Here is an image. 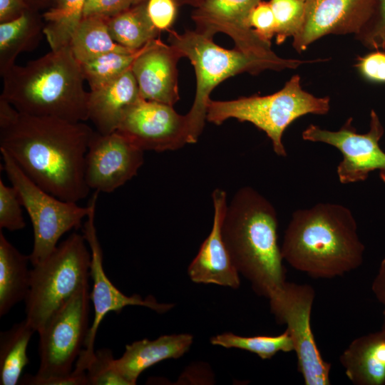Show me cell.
Wrapping results in <instances>:
<instances>
[{"label": "cell", "instance_id": "6da1fadb", "mask_svg": "<svg viewBox=\"0 0 385 385\" xmlns=\"http://www.w3.org/2000/svg\"><path fill=\"white\" fill-rule=\"evenodd\" d=\"M93 132L84 122L21 113L0 98V150L34 183L61 200L78 202L91 191L85 158Z\"/></svg>", "mask_w": 385, "mask_h": 385}, {"label": "cell", "instance_id": "7a4b0ae2", "mask_svg": "<svg viewBox=\"0 0 385 385\" xmlns=\"http://www.w3.org/2000/svg\"><path fill=\"white\" fill-rule=\"evenodd\" d=\"M364 250L351 211L340 204L320 202L293 212L281 253L294 269L329 279L358 268Z\"/></svg>", "mask_w": 385, "mask_h": 385}, {"label": "cell", "instance_id": "3957f363", "mask_svg": "<svg viewBox=\"0 0 385 385\" xmlns=\"http://www.w3.org/2000/svg\"><path fill=\"white\" fill-rule=\"evenodd\" d=\"M278 219L272 204L252 187L233 196L225 213L222 232L231 258L253 290L269 299L286 282Z\"/></svg>", "mask_w": 385, "mask_h": 385}, {"label": "cell", "instance_id": "277c9868", "mask_svg": "<svg viewBox=\"0 0 385 385\" xmlns=\"http://www.w3.org/2000/svg\"><path fill=\"white\" fill-rule=\"evenodd\" d=\"M0 96L18 111L73 122L88 120V92L80 63L69 46L51 50L2 76Z\"/></svg>", "mask_w": 385, "mask_h": 385}, {"label": "cell", "instance_id": "5b68a950", "mask_svg": "<svg viewBox=\"0 0 385 385\" xmlns=\"http://www.w3.org/2000/svg\"><path fill=\"white\" fill-rule=\"evenodd\" d=\"M330 98L317 97L304 90L295 74L278 91L267 96L253 95L230 101L210 99L206 120L220 125L229 118L249 122L264 131L278 156L286 157L284 132L295 120L307 114L325 115Z\"/></svg>", "mask_w": 385, "mask_h": 385}, {"label": "cell", "instance_id": "8992f818", "mask_svg": "<svg viewBox=\"0 0 385 385\" xmlns=\"http://www.w3.org/2000/svg\"><path fill=\"white\" fill-rule=\"evenodd\" d=\"M89 284L82 286L37 333L39 367L19 384L29 385H88L86 374L73 371L84 347L90 327Z\"/></svg>", "mask_w": 385, "mask_h": 385}, {"label": "cell", "instance_id": "52a82bcc", "mask_svg": "<svg viewBox=\"0 0 385 385\" xmlns=\"http://www.w3.org/2000/svg\"><path fill=\"white\" fill-rule=\"evenodd\" d=\"M91 252L83 235L73 232L33 266L24 299L26 319L36 332L91 277Z\"/></svg>", "mask_w": 385, "mask_h": 385}, {"label": "cell", "instance_id": "ba28073f", "mask_svg": "<svg viewBox=\"0 0 385 385\" xmlns=\"http://www.w3.org/2000/svg\"><path fill=\"white\" fill-rule=\"evenodd\" d=\"M168 43L187 57L195 68V96L187 113L195 142L201 135L207 116V107L212 91L222 81L241 73L256 75L265 70H273L268 62L249 55L236 48L225 49L212 38L195 30L182 34L170 30Z\"/></svg>", "mask_w": 385, "mask_h": 385}, {"label": "cell", "instance_id": "9c48e42d", "mask_svg": "<svg viewBox=\"0 0 385 385\" xmlns=\"http://www.w3.org/2000/svg\"><path fill=\"white\" fill-rule=\"evenodd\" d=\"M0 151L4 169L32 224L34 246L29 257L34 266L55 250L66 232L81 226L91 204L82 207L50 194L28 178L6 152Z\"/></svg>", "mask_w": 385, "mask_h": 385}, {"label": "cell", "instance_id": "30bf717a", "mask_svg": "<svg viewBox=\"0 0 385 385\" xmlns=\"http://www.w3.org/2000/svg\"><path fill=\"white\" fill-rule=\"evenodd\" d=\"M315 293L309 284L285 282L270 297L272 313L285 324L297 358V369L306 385H329L331 364L326 361L316 344L310 325Z\"/></svg>", "mask_w": 385, "mask_h": 385}, {"label": "cell", "instance_id": "8fae6325", "mask_svg": "<svg viewBox=\"0 0 385 385\" xmlns=\"http://www.w3.org/2000/svg\"><path fill=\"white\" fill-rule=\"evenodd\" d=\"M99 192L95 191L91 201V210L83 226L84 235L91 252V277L93 288L90 298L94 307V318L91 324L81 351L73 371L86 373L95 356L94 344L98 327L107 314H119L127 306H142L159 314H163L173 307V304L160 303L153 296L143 299L134 294L127 296L120 291L108 279L103 266V252L95 225V212Z\"/></svg>", "mask_w": 385, "mask_h": 385}, {"label": "cell", "instance_id": "7c38bea8", "mask_svg": "<svg viewBox=\"0 0 385 385\" xmlns=\"http://www.w3.org/2000/svg\"><path fill=\"white\" fill-rule=\"evenodd\" d=\"M260 1L202 0L191 14L195 31L210 38L220 32L228 35L236 48L268 62L276 71L314 62L279 57L272 50L271 43L256 34L250 25L249 17Z\"/></svg>", "mask_w": 385, "mask_h": 385}, {"label": "cell", "instance_id": "4fadbf2b", "mask_svg": "<svg viewBox=\"0 0 385 385\" xmlns=\"http://www.w3.org/2000/svg\"><path fill=\"white\" fill-rule=\"evenodd\" d=\"M349 118L336 131L311 124L302 133L303 140L319 142L338 149L342 160L337 165V173L342 184L364 181L371 172L379 170L380 179L385 183V152L379 145L384 128L378 113L371 109L369 129L358 133Z\"/></svg>", "mask_w": 385, "mask_h": 385}, {"label": "cell", "instance_id": "5bb4252c", "mask_svg": "<svg viewBox=\"0 0 385 385\" xmlns=\"http://www.w3.org/2000/svg\"><path fill=\"white\" fill-rule=\"evenodd\" d=\"M116 131L143 151L174 150L196 143L187 114L142 98L127 110Z\"/></svg>", "mask_w": 385, "mask_h": 385}, {"label": "cell", "instance_id": "9a60e30c", "mask_svg": "<svg viewBox=\"0 0 385 385\" xmlns=\"http://www.w3.org/2000/svg\"><path fill=\"white\" fill-rule=\"evenodd\" d=\"M144 151L115 131L94 130L85 158V180L91 190L112 192L137 175Z\"/></svg>", "mask_w": 385, "mask_h": 385}, {"label": "cell", "instance_id": "2e32d148", "mask_svg": "<svg viewBox=\"0 0 385 385\" xmlns=\"http://www.w3.org/2000/svg\"><path fill=\"white\" fill-rule=\"evenodd\" d=\"M376 0H305L303 24L293 37L299 53L329 35H358L372 16Z\"/></svg>", "mask_w": 385, "mask_h": 385}, {"label": "cell", "instance_id": "e0dca14e", "mask_svg": "<svg viewBox=\"0 0 385 385\" xmlns=\"http://www.w3.org/2000/svg\"><path fill=\"white\" fill-rule=\"evenodd\" d=\"M214 207L211 231L188 268L190 279L198 284H214L237 289L240 273L225 243L222 225L227 207V194L217 188L212 194Z\"/></svg>", "mask_w": 385, "mask_h": 385}, {"label": "cell", "instance_id": "ac0fdd59", "mask_svg": "<svg viewBox=\"0 0 385 385\" xmlns=\"http://www.w3.org/2000/svg\"><path fill=\"white\" fill-rule=\"evenodd\" d=\"M183 57L160 37L147 43L131 67L141 98L173 106L180 99L177 64Z\"/></svg>", "mask_w": 385, "mask_h": 385}, {"label": "cell", "instance_id": "d6986e66", "mask_svg": "<svg viewBox=\"0 0 385 385\" xmlns=\"http://www.w3.org/2000/svg\"><path fill=\"white\" fill-rule=\"evenodd\" d=\"M141 98L131 68L113 81L91 90L88 118L102 134L116 131L127 110Z\"/></svg>", "mask_w": 385, "mask_h": 385}, {"label": "cell", "instance_id": "ffe728a7", "mask_svg": "<svg viewBox=\"0 0 385 385\" xmlns=\"http://www.w3.org/2000/svg\"><path fill=\"white\" fill-rule=\"evenodd\" d=\"M192 342L193 336L190 334L135 341L127 344L122 356L115 359V367L128 385H134L145 369L162 361L181 357L188 351Z\"/></svg>", "mask_w": 385, "mask_h": 385}, {"label": "cell", "instance_id": "44dd1931", "mask_svg": "<svg viewBox=\"0 0 385 385\" xmlns=\"http://www.w3.org/2000/svg\"><path fill=\"white\" fill-rule=\"evenodd\" d=\"M339 361L353 384H385V334L380 330L355 339Z\"/></svg>", "mask_w": 385, "mask_h": 385}, {"label": "cell", "instance_id": "7402d4cb", "mask_svg": "<svg viewBox=\"0 0 385 385\" xmlns=\"http://www.w3.org/2000/svg\"><path fill=\"white\" fill-rule=\"evenodd\" d=\"M42 15L37 9L26 10L18 18L0 23V75L15 65L17 56L34 50L43 35Z\"/></svg>", "mask_w": 385, "mask_h": 385}, {"label": "cell", "instance_id": "603a6c76", "mask_svg": "<svg viewBox=\"0 0 385 385\" xmlns=\"http://www.w3.org/2000/svg\"><path fill=\"white\" fill-rule=\"evenodd\" d=\"M29 255L19 252L0 230V317L24 301L30 287Z\"/></svg>", "mask_w": 385, "mask_h": 385}, {"label": "cell", "instance_id": "cb8c5ba5", "mask_svg": "<svg viewBox=\"0 0 385 385\" xmlns=\"http://www.w3.org/2000/svg\"><path fill=\"white\" fill-rule=\"evenodd\" d=\"M106 19L101 16H83L73 33L69 47L80 63L110 52L135 51L120 46L112 38Z\"/></svg>", "mask_w": 385, "mask_h": 385}, {"label": "cell", "instance_id": "d4e9b609", "mask_svg": "<svg viewBox=\"0 0 385 385\" xmlns=\"http://www.w3.org/2000/svg\"><path fill=\"white\" fill-rule=\"evenodd\" d=\"M146 3L143 2L107 17L109 33L117 43L137 51L159 37L160 31L150 21Z\"/></svg>", "mask_w": 385, "mask_h": 385}, {"label": "cell", "instance_id": "484cf974", "mask_svg": "<svg viewBox=\"0 0 385 385\" xmlns=\"http://www.w3.org/2000/svg\"><path fill=\"white\" fill-rule=\"evenodd\" d=\"M36 331L24 319L0 333V384L16 385L29 364L27 349Z\"/></svg>", "mask_w": 385, "mask_h": 385}, {"label": "cell", "instance_id": "4316f807", "mask_svg": "<svg viewBox=\"0 0 385 385\" xmlns=\"http://www.w3.org/2000/svg\"><path fill=\"white\" fill-rule=\"evenodd\" d=\"M86 2V0H58L42 14L43 36L51 50L69 46L83 18Z\"/></svg>", "mask_w": 385, "mask_h": 385}, {"label": "cell", "instance_id": "83f0119b", "mask_svg": "<svg viewBox=\"0 0 385 385\" xmlns=\"http://www.w3.org/2000/svg\"><path fill=\"white\" fill-rule=\"evenodd\" d=\"M210 341L212 345L250 351L262 359H270L279 351H294L293 342L287 329L277 336L242 337L225 332L213 336Z\"/></svg>", "mask_w": 385, "mask_h": 385}, {"label": "cell", "instance_id": "f1b7e54d", "mask_svg": "<svg viewBox=\"0 0 385 385\" xmlns=\"http://www.w3.org/2000/svg\"><path fill=\"white\" fill-rule=\"evenodd\" d=\"M145 46L135 51L107 53L80 63L85 81L91 90L113 81L130 70Z\"/></svg>", "mask_w": 385, "mask_h": 385}, {"label": "cell", "instance_id": "f546056e", "mask_svg": "<svg viewBox=\"0 0 385 385\" xmlns=\"http://www.w3.org/2000/svg\"><path fill=\"white\" fill-rule=\"evenodd\" d=\"M276 21V43L281 44L299 31L305 14V0H270Z\"/></svg>", "mask_w": 385, "mask_h": 385}, {"label": "cell", "instance_id": "4dcf8cb0", "mask_svg": "<svg viewBox=\"0 0 385 385\" xmlns=\"http://www.w3.org/2000/svg\"><path fill=\"white\" fill-rule=\"evenodd\" d=\"M112 351L99 349L86 370L88 385H128L115 367Z\"/></svg>", "mask_w": 385, "mask_h": 385}, {"label": "cell", "instance_id": "1f68e13d", "mask_svg": "<svg viewBox=\"0 0 385 385\" xmlns=\"http://www.w3.org/2000/svg\"><path fill=\"white\" fill-rule=\"evenodd\" d=\"M22 204L14 186L0 179V229L16 231L25 227Z\"/></svg>", "mask_w": 385, "mask_h": 385}, {"label": "cell", "instance_id": "d6a6232c", "mask_svg": "<svg viewBox=\"0 0 385 385\" xmlns=\"http://www.w3.org/2000/svg\"><path fill=\"white\" fill-rule=\"evenodd\" d=\"M355 37L369 49H385V0H376L372 16Z\"/></svg>", "mask_w": 385, "mask_h": 385}, {"label": "cell", "instance_id": "836d02e7", "mask_svg": "<svg viewBox=\"0 0 385 385\" xmlns=\"http://www.w3.org/2000/svg\"><path fill=\"white\" fill-rule=\"evenodd\" d=\"M249 22L262 40L271 43L276 34V21L270 1H260L251 11Z\"/></svg>", "mask_w": 385, "mask_h": 385}, {"label": "cell", "instance_id": "e575fe53", "mask_svg": "<svg viewBox=\"0 0 385 385\" xmlns=\"http://www.w3.org/2000/svg\"><path fill=\"white\" fill-rule=\"evenodd\" d=\"M355 67L367 81L385 84V52L383 50H374L358 57Z\"/></svg>", "mask_w": 385, "mask_h": 385}, {"label": "cell", "instance_id": "d590c367", "mask_svg": "<svg viewBox=\"0 0 385 385\" xmlns=\"http://www.w3.org/2000/svg\"><path fill=\"white\" fill-rule=\"evenodd\" d=\"M146 6L154 26L160 32L170 31L175 21L179 6L175 0H148Z\"/></svg>", "mask_w": 385, "mask_h": 385}, {"label": "cell", "instance_id": "8d00e7d4", "mask_svg": "<svg viewBox=\"0 0 385 385\" xmlns=\"http://www.w3.org/2000/svg\"><path fill=\"white\" fill-rule=\"evenodd\" d=\"M148 0H86L83 16L111 17Z\"/></svg>", "mask_w": 385, "mask_h": 385}, {"label": "cell", "instance_id": "74e56055", "mask_svg": "<svg viewBox=\"0 0 385 385\" xmlns=\"http://www.w3.org/2000/svg\"><path fill=\"white\" fill-rule=\"evenodd\" d=\"M30 8L26 0H0V23L18 18Z\"/></svg>", "mask_w": 385, "mask_h": 385}, {"label": "cell", "instance_id": "f35d334b", "mask_svg": "<svg viewBox=\"0 0 385 385\" xmlns=\"http://www.w3.org/2000/svg\"><path fill=\"white\" fill-rule=\"evenodd\" d=\"M371 289L377 299L384 307L383 312L384 320L381 331L385 334V257L380 263L379 269L373 281Z\"/></svg>", "mask_w": 385, "mask_h": 385}, {"label": "cell", "instance_id": "ab89813d", "mask_svg": "<svg viewBox=\"0 0 385 385\" xmlns=\"http://www.w3.org/2000/svg\"><path fill=\"white\" fill-rule=\"evenodd\" d=\"M29 6L34 9H39L48 6L50 3L54 4L53 0H26Z\"/></svg>", "mask_w": 385, "mask_h": 385}, {"label": "cell", "instance_id": "60d3db41", "mask_svg": "<svg viewBox=\"0 0 385 385\" xmlns=\"http://www.w3.org/2000/svg\"><path fill=\"white\" fill-rule=\"evenodd\" d=\"M202 1V0H175L179 6L189 5L193 6L194 8L197 6Z\"/></svg>", "mask_w": 385, "mask_h": 385}, {"label": "cell", "instance_id": "b9f144b4", "mask_svg": "<svg viewBox=\"0 0 385 385\" xmlns=\"http://www.w3.org/2000/svg\"><path fill=\"white\" fill-rule=\"evenodd\" d=\"M57 1H58V0H53V1H54V4H55V3H56V2Z\"/></svg>", "mask_w": 385, "mask_h": 385}]
</instances>
